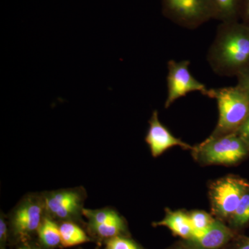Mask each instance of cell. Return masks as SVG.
<instances>
[{
  "label": "cell",
  "instance_id": "cell-1",
  "mask_svg": "<svg viewBox=\"0 0 249 249\" xmlns=\"http://www.w3.org/2000/svg\"><path fill=\"white\" fill-rule=\"evenodd\" d=\"M207 61L218 76L237 77L249 68V26L240 20L221 22L208 51Z\"/></svg>",
  "mask_w": 249,
  "mask_h": 249
},
{
  "label": "cell",
  "instance_id": "cell-2",
  "mask_svg": "<svg viewBox=\"0 0 249 249\" xmlns=\"http://www.w3.org/2000/svg\"><path fill=\"white\" fill-rule=\"evenodd\" d=\"M207 96L216 100L219 111L217 125L209 137L214 138L235 133L248 117V96L236 85L209 89Z\"/></svg>",
  "mask_w": 249,
  "mask_h": 249
},
{
  "label": "cell",
  "instance_id": "cell-3",
  "mask_svg": "<svg viewBox=\"0 0 249 249\" xmlns=\"http://www.w3.org/2000/svg\"><path fill=\"white\" fill-rule=\"evenodd\" d=\"M195 160L203 165L237 164L249 155V143L237 133L209 137L194 147Z\"/></svg>",
  "mask_w": 249,
  "mask_h": 249
},
{
  "label": "cell",
  "instance_id": "cell-4",
  "mask_svg": "<svg viewBox=\"0 0 249 249\" xmlns=\"http://www.w3.org/2000/svg\"><path fill=\"white\" fill-rule=\"evenodd\" d=\"M249 188L248 181L232 175L214 181L209 189L213 214L219 220L228 222Z\"/></svg>",
  "mask_w": 249,
  "mask_h": 249
},
{
  "label": "cell",
  "instance_id": "cell-5",
  "mask_svg": "<svg viewBox=\"0 0 249 249\" xmlns=\"http://www.w3.org/2000/svg\"><path fill=\"white\" fill-rule=\"evenodd\" d=\"M162 11L172 22L188 29L214 19L211 0H162Z\"/></svg>",
  "mask_w": 249,
  "mask_h": 249
},
{
  "label": "cell",
  "instance_id": "cell-6",
  "mask_svg": "<svg viewBox=\"0 0 249 249\" xmlns=\"http://www.w3.org/2000/svg\"><path fill=\"white\" fill-rule=\"evenodd\" d=\"M190 64L191 62L188 60L179 62L170 60L168 62V95L164 105L165 109L169 108L179 98L193 91H199L201 94L207 96L209 89L191 74Z\"/></svg>",
  "mask_w": 249,
  "mask_h": 249
},
{
  "label": "cell",
  "instance_id": "cell-7",
  "mask_svg": "<svg viewBox=\"0 0 249 249\" xmlns=\"http://www.w3.org/2000/svg\"><path fill=\"white\" fill-rule=\"evenodd\" d=\"M145 142L154 157L161 155L173 147H181L183 150H193L194 148V147L172 134L169 129L160 123L157 110L152 112L151 118L149 120V129L145 137Z\"/></svg>",
  "mask_w": 249,
  "mask_h": 249
},
{
  "label": "cell",
  "instance_id": "cell-8",
  "mask_svg": "<svg viewBox=\"0 0 249 249\" xmlns=\"http://www.w3.org/2000/svg\"><path fill=\"white\" fill-rule=\"evenodd\" d=\"M45 203L37 199H28L19 205L12 217L14 233L19 237H25L37 231L42 220Z\"/></svg>",
  "mask_w": 249,
  "mask_h": 249
},
{
  "label": "cell",
  "instance_id": "cell-9",
  "mask_svg": "<svg viewBox=\"0 0 249 249\" xmlns=\"http://www.w3.org/2000/svg\"><path fill=\"white\" fill-rule=\"evenodd\" d=\"M238 235L225 223L216 218L207 229L193 232L188 242L201 249H224Z\"/></svg>",
  "mask_w": 249,
  "mask_h": 249
},
{
  "label": "cell",
  "instance_id": "cell-10",
  "mask_svg": "<svg viewBox=\"0 0 249 249\" xmlns=\"http://www.w3.org/2000/svg\"><path fill=\"white\" fill-rule=\"evenodd\" d=\"M81 195L75 191H59L47 195L45 206L47 211L60 219H70L81 211Z\"/></svg>",
  "mask_w": 249,
  "mask_h": 249
},
{
  "label": "cell",
  "instance_id": "cell-11",
  "mask_svg": "<svg viewBox=\"0 0 249 249\" xmlns=\"http://www.w3.org/2000/svg\"><path fill=\"white\" fill-rule=\"evenodd\" d=\"M152 225L155 227H167L174 235L178 236L183 240H189L194 232L190 219L189 213L181 210L172 211L167 209L164 218L160 222H154Z\"/></svg>",
  "mask_w": 249,
  "mask_h": 249
},
{
  "label": "cell",
  "instance_id": "cell-12",
  "mask_svg": "<svg viewBox=\"0 0 249 249\" xmlns=\"http://www.w3.org/2000/svg\"><path fill=\"white\" fill-rule=\"evenodd\" d=\"M241 0H211L214 19L221 22L239 20Z\"/></svg>",
  "mask_w": 249,
  "mask_h": 249
},
{
  "label": "cell",
  "instance_id": "cell-13",
  "mask_svg": "<svg viewBox=\"0 0 249 249\" xmlns=\"http://www.w3.org/2000/svg\"><path fill=\"white\" fill-rule=\"evenodd\" d=\"M60 228L61 245L65 247H73L89 240L84 231L73 222L62 223Z\"/></svg>",
  "mask_w": 249,
  "mask_h": 249
},
{
  "label": "cell",
  "instance_id": "cell-14",
  "mask_svg": "<svg viewBox=\"0 0 249 249\" xmlns=\"http://www.w3.org/2000/svg\"><path fill=\"white\" fill-rule=\"evenodd\" d=\"M37 232L40 242L46 247L53 248L61 245L60 228L49 218H44Z\"/></svg>",
  "mask_w": 249,
  "mask_h": 249
},
{
  "label": "cell",
  "instance_id": "cell-15",
  "mask_svg": "<svg viewBox=\"0 0 249 249\" xmlns=\"http://www.w3.org/2000/svg\"><path fill=\"white\" fill-rule=\"evenodd\" d=\"M228 222L229 227L236 232L242 230L249 224V188L242 196L237 209Z\"/></svg>",
  "mask_w": 249,
  "mask_h": 249
},
{
  "label": "cell",
  "instance_id": "cell-16",
  "mask_svg": "<svg viewBox=\"0 0 249 249\" xmlns=\"http://www.w3.org/2000/svg\"><path fill=\"white\" fill-rule=\"evenodd\" d=\"M89 227L96 235L107 240L112 237L122 235L126 231L125 223L122 217L106 224L89 226Z\"/></svg>",
  "mask_w": 249,
  "mask_h": 249
},
{
  "label": "cell",
  "instance_id": "cell-17",
  "mask_svg": "<svg viewBox=\"0 0 249 249\" xmlns=\"http://www.w3.org/2000/svg\"><path fill=\"white\" fill-rule=\"evenodd\" d=\"M83 214L89 220V226L98 225L116 220L121 218L116 211L109 209L83 210Z\"/></svg>",
  "mask_w": 249,
  "mask_h": 249
},
{
  "label": "cell",
  "instance_id": "cell-18",
  "mask_svg": "<svg viewBox=\"0 0 249 249\" xmlns=\"http://www.w3.org/2000/svg\"><path fill=\"white\" fill-rule=\"evenodd\" d=\"M190 219L194 232L202 231L207 229L216 218L204 211H193L189 213Z\"/></svg>",
  "mask_w": 249,
  "mask_h": 249
},
{
  "label": "cell",
  "instance_id": "cell-19",
  "mask_svg": "<svg viewBox=\"0 0 249 249\" xmlns=\"http://www.w3.org/2000/svg\"><path fill=\"white\" fill-rule=\"evenodd\" d=\"M106 249H142L136 242L124 236L120 235L109 239L106 242Z\"/></svg>",
  "mask_w": 249,
  "mask_h": 249
},
{
  "label": "cell",
  "instance_id": "cell-20",
  "mask_svg": "<svg viewBox=\"0 0 249 249\" xmlns=\"http://www.w3.org/2000/svg\"><path fill=\"white\" fill-rule=\"evenodd\" d=\"M224 249H249V237L237 235Z\"/></svg>",
  "mask_w": 249,
  "mask_h": 249
},
{
  "label": "cell",
  "instance_id": "cell-21",
  "mask_svg": "<svg viewBox=\"0 0 249 249\" xmlns=\"http://www.w3.org/2000/svg\"><path fill=\"white\" fill-rule=\"evenodd\" d=\"M237 79V86L243 90L249 98V68L239 73Z\"/></svg>",
  "mask_w": 249,
  "mask_h": 249
},
{
  "label": "cell",
  "instance_id": "cell-22",
  "mask_svg": "<svg viewBox=\"0 0 249 249\" xmlns=\"http://www.w3.org/2000/svg\"><path fill=\"white\" fill-rule=\"evenodd\" d=\"M239 20L249 26V0H241Z\"/></svg>",
  "mask_w": 249,
  "mask_h": 249
},
{
  "label": "cell",
  "instance_id": "cell-23",
  "mask_svg": "<svg viewBox=\"0 0 249 249\" xmlns=\"http://www.w3.org/2000/svg\"><path fill=\"white\" fill-rule=\"evenodd\" d=\"M239 136L249 143V114L243 124L240 126L238 130L235 132Z\"/></svg>",
  "mask_w": 249,
  "mask_h": 249
},
{
  "label": "cell",
  "instance_id": "cell-24",
  "mask_svg": "<svg viewBox=\"0 0 249 249\" xmlns=\"http://www.w3.org/2000/svg\"><path fill=\"white\" fill-rule=\"evenodd\" d=\"M7 239V226L2 216L0 219V242H1V249L4 248Z\"/></svg>",
  "mask_w": 249,
  "mask_h": 249
},
{
  "label": "cell",
  "instance_id": "cell-25",
  "mask_svg": "<svg viewBox=\"0 0 249 249\" xmlns=\"http://www.w3.org/2000/svg\"><path fill=\"white\" fill-rule=\"evenodd\" d=\"M173 249H201L187 240L180 241L172 247Z\"/></svg>",
  "mask_w": 249,
  "mask_h": 249
},
{
  "label": "cell",
  "instance_id": "cell-26",
  "mask_svg": "<svg viewBox=\"0 0 249 249\" xmlns=\"http://www.w3.org/2000/svg\"><path fill=\"white\" fill-rule=\"evenodd\" d=\"M21 249H38L34 248V247H24V248H22Z\"/></svg>",
  "mask_w": 249,
  "mask_h": 249
},
{
  "label": "cell",
  "instance_id": "cell-27",
  "mask_svg": "<svg viewBox=\"0 0 249 249\" xmlns=\"http://www.w3.org/2000/svg\"><path fill=\"white\" fill-rule=\"evenodd\" d=\"M172 249V248H170V249Z\"/></svg>",
  "mask_w": 249,
  "mask_h": 249
}]
</instances>
